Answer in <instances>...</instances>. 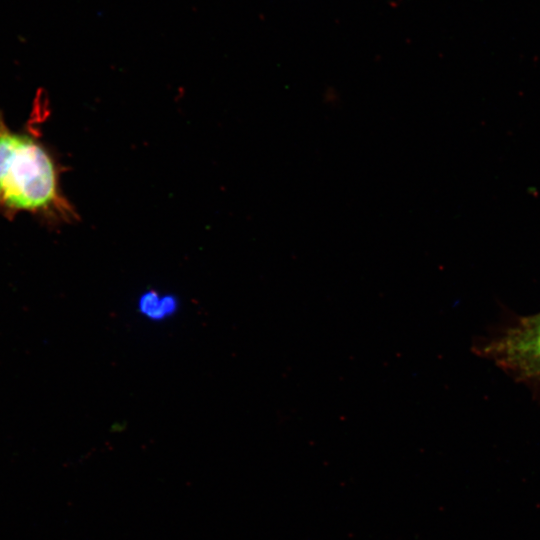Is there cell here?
Instances as JSON below:
<instances>
[{
    "label": "cell",
    "instance_id": "6da1fadb",
    "mask_svg": "<svg viewBox=\"0 0 540 540\" xmlns=\"http://www.w3.org/2000/svg\"><path fill=\"white\" fill-rule=\"evenodd\" d=\"M0 212L9 218L29 213L50 223L76 219L50 151L35 133L10 129L1 110Z\"/></svg>",
    "mask_w": 540,
    "mask_h": 540
},
{
    "label": "cell",
    "instance_id": "7a4b0ae2",
    "mask_svg": "<svg viewBox=\"0 0 540 540\" xmlns=\"http://www.w3.org/2000/svg\"><path fill=\"white\" fill-rule=\"evenodd\" d=\"M481 350L519 378L540 382V313L520 318Z\"/></svg>",
    "mask_w": 540,
    "mask_h": 540
}]
</instances>
